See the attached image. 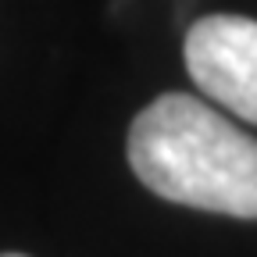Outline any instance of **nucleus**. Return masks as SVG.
Segmentation results:
<instances>
[{
  "mask_svg": "<svg viewBox=\"0 0 257 257\" xmlns=\"http://www.w3.org/2000/svg\"><path fill=\"white\" fill-rule=\"evenodd\" d=\"M128 165L172 204L257 218V140L197 96L147 104L128 128Z\"/></svg>",
  "mask_w": 257,
  "mask_h": 257,
  "instance_id": "f257e3e1",
  "label": "nucleus"
},
{
  "mask_svg": "<svg viewBox=\"0 0 257 257\" xmlns=\"http://www.w3.org/2000/svg\"><path fill=\"white\" fill-rule=\"evenodd\" d=\"M186 68L214 104L257 125V22L211 15L186 32Z\"/></svg>",
  "mask_w": 257,
  "mask_h": 257,
  "instance_id": "f03ea898",
  "label": "nucleus"
},
{
  "mask_svg": "<svg viewBox=\"0 0 257 257\" xmlns=\"http://www.w3.org/2000/svg\"><path fill=\"white\" fill-rule=\"evenodd\" d=\"M0 257H22V253H0Z\"/></svg>",
  "mask_w": 257,
  "mask_h": 257,
  "instance_id": "7ed1b4c3",
  "label": "nucleus"
}]
</instances>
